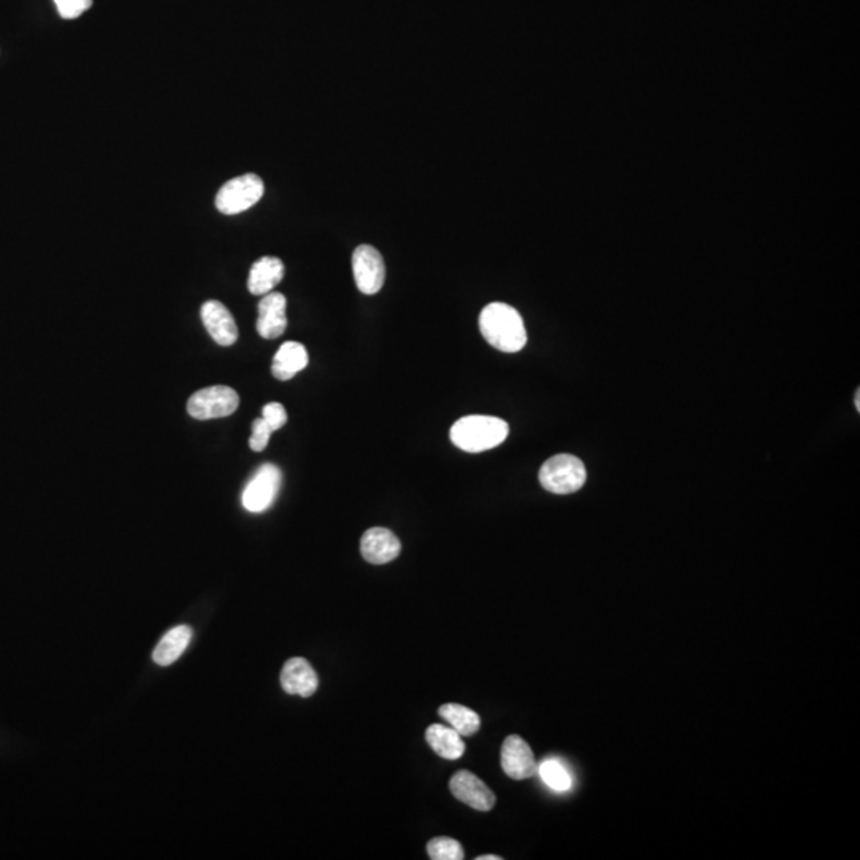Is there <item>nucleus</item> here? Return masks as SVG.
Masks as SVG:
<instances>
[{"label": "nucleus", "mask_w": 860, "mask_h": 860, "mask_svg": "<svg viewBox=\"0 0 860 860\" xmlns=\"http://www.w3.org/2000/svg\"><path fill=\"white\" fill-rule=\"evenodd\" d=\"M502 857L499 856H481L477 857V860H501Z\"/></svg>", "instance_id": "nucleus-24"}, {"label": "nucleus", "mask_w": 860, "mask_h": 860, "mask_svg": "<svg viewBox=\"0 0 860 860\" xmlns=\"http://www.w3.org/2000/svg\"><path fill=\"white\" fill-rule=\"evenodd\" d=\"M537 771L545 784L555 792H567L572 787L571 773L558 759L544 760L537 767Z\"/></svg>", "instance_id": "nucleus-19"}, {"label": "nucleus", "mask_w": 860, "mask_h": 860, "mask_svg": "<svg viewBox=\"0 0 860 860\" xmlns=\"http://www.w3.org/2000/svg\"><path fill=\"white\" fill-rule=\"evenodd\" d=\"M287 300L279 292L263 295L258 303L257 332L265 340H276L287 329Z\"/></svg>", "instance_id": "nucleus-10"}, {"label": "nucleus", "mask_w": 860, "mask_h": 860, "mask_svg": "<svg viewBox=\"0 0 860 860\" xmlns=\"http://www.w3.org/2000/svg\"><path fill=\"white\" fill-rule=\"evenodd\" d=\"M192 638L193 631L190 626L180 625L172 628V630H169L161 638V641L158 642L157 647L153 650V661L160 666H169L172 663H176L184 655Z\"/></svg>", "instance_id": "nucleus-16"}, {"label": "nucleus", "mask_w": 860, "mask_h": 860, "mask_svg": "<svg viewBox=\"0 0 860 860\" xmlns=\"http://www.w3.org/2000/svg\"><path fill=\"white\" fill-rule=\"evenodd\" d=\"M427 853L432 860H462L464 849L459 841L448 837H438L429 841Z\"/></svg>", "instance_id": "nucleus-20"}, {"label": "nucleus", "mask_w": 860, "mask_h": 860, "mask_svg": "<svg viewBox=\"0 0 860 860\" xmlns=\"http://www.w3.org/2000/svg\"><path fill=\"white\" fill-rule=\"evenodd\" d=\"M239 407V395L228 386H212L201 389L188 400V413L200 421L227 418Z\"/></svg>", "instance_id": "nucleus-5"}, {"label": "nucleus", "mask_w": 860, "mask_h": 860, "mask_svg": "<svg viewBox=\"0 0 860 860\" xmlns=\"http://www.w3.org/2000/svg\"><path fill=\"white\" fill-rule=\"evenodd\" d=\"M282 473L273 464H265L247 483L243 493V505L247 512L262 513L270 509L281 488Z\"/></svg>", "instance_id": "nucleus-6"}, {"label": "nucleus", "mask_w": 860, "mask_h": 860, "mask_svg": "<svg viewBox=\"0 0 860 860\" xmlns=\"http://www.w3.org/2000/svg\"><path fill=\"white\" fill-rule=\"evenodd\" d=\"M438 714L461 736H472L480 730V716L462 704H443L442 708L438 709Z\"/></svg>", "instance_id": "nucleus-18"}, {"label": "nucleus", "mask_w": 860, "mask_h": 860, "mask_svg": "<svg viewBox=\"0 0 860 860\" xmlns=\"http://www.w3.org/2000/svg\"><path fill=\"white\" fill-rule=\"evenodd\" d=\"M55 5L64 20H75L90 10L93 0H55Z\"/></svg>", "instance_id": "nucleus-21"}, {"label": "nucleus", "mask_w": 860, "mask_h": 860, "mask_svg": "<svg viewBox=\"0 0 860 860\" xmlns=\"http://www.w3.org/2000/svg\"><path fill=\"white\" fill-rule=\"evenodd\" d=\"M309 357L305 346L297 341H287L282 344L273 359V372L276 380H292L297 373L305 370Z\"/></svg>", "instance_id": "nucleus-15"}, {"label": "nucleus", "mask_w": 860, "mask_h": 860, "mask_svg": "<svg viewBox=\"0 0 860 860\" xmlns=\"http://www.w3.org/2000/svg\"><path fill=\"white\" fill-rule=\"evenodd\" d=\"M540 485L553 494L577 493L587 481L585 464L572 454H556L539 472Z\"/></svg>", "instance_id": "nucleus-3"}, {"label": "nucleus", "mask_w": 860, "mask_h": 860, "mask_svg": "<svg viewBox=\"0 0 860 860\" xmlns=\"http://www.w3.org/2000/svg\"><path fill=\"white\" fill-rule=\"evenodd\" d=\"M352 273L356 279L357 289L365 295H375L383 289L386 279V265L384 258L375 247H357L352 254Z\"/></svg>", "instance_id": "nucleus-7"}, {"label": "nucleus", "mask_w": 860, "mask_h": 860, "mask_svg": "<svg viewBox=\"0 0 860 860\" xmlns=\"http://www.w3.org/2000/svg\"><path fill=\"white\" fill-rule=\"evenodd\" d=\"M201 319L209 335L220 346H231L238 341V325L227 306L220 301H206L201 308Z\"/></svg>", "instance_id": "nucleus-11"}, {"label": "nucleus", "mask_w": 860, "mask_h": 860, "mask_svg": "<svg viewBox=\"0 0 860 860\" xmlns=\"http://www.w3.org/2000/svg\"><path fill=\"white\" fill-rule=\"evenodd\" d=\"M281 685L289 695L309 698L319 687L316 671L305 658H290L281 671Z\"/></svg>", "instance_id": "nucleus-13"}, {"label": "nucleus", "mask_w": 860, "mask_h": 860, "mask_svg": "<svg viewBox=\"0 0 860 860\" xmlns=\"http://www.w3.org/2000/svg\"><path fill=\"white\" fill-rule=\"evenodd\" d=\"M480 332L493 348L518 352L528 343L523 317L507 303H489L480 314Z\"/></svg>", "instance_id": "nucleus-1"}, {"label": "nucleus", "mask_w": 860, "mask_h": 860, "mask_svg": "<svg viewBox=\"0 0 860 860\" xmlns=\"http://www.w3.org/2000/svg\"><path fill=\"white\" fill-rule=\"evenodd\" d=\"M451 794L459 802L466 803L477 811H491L496 805V795L470 771L462 770L454 774L450 781Z\"/></svg>", "instance_id": "nucleus-8"}, {"label": "nucleus", "mask_w": 860, "mask_h": 860, "mask_svg": "<svg viewBox=\"0 0 860 860\" xmlns=\"http://www.w3.org/2000/svg\"><path fill=\"white\" fill-rule=\"evenodd\" d=\"M263 193V180L257 174H244L222 185L215 196V206L225 215L241 214L262 200Z\"/></svg>", "instance_id": "nucleus-4"}, {"label": "nucleus", "mask_w": 860, "mask_h": 860, "mask_svg": "<svg viewBox=\"0 0 860 860\" xmlns=\"http://www.w3.org/2000/svg\"><path fill=\"white\" fill-rule=\"evenodd\" d=\"M856 410L860 411V391L856 392Z\"/></svg>", "instance_id": "nucleus-25"}, {"label": "nucleus", "mask_w": 860, "mask_h": 860, "mask_svg": "<svg viewBox=\"0 0 860 860\" xmlns=\"http://www.w3.org/2000/svg\"><path fill=\"white\" fill-rule=\"evenodd\" d=\"M262 415V418L265 419V423L273 429V432L286 426L287 411L286 408L282 407L281 403H268V405L263 407Z\"/></svg>", "instance_id": "nucleus-23"}, {"label": "nucleus", "mask_w": 860, "mask_h": 860, "mask_svg": "<svg viewBox=\"0 0 860 860\" xmlns=\"http://www.w3.org/2000/svg\"><path fill=\"white\" fill-rule=\"evenodd\" d=\"M402 545L394 532L386 528L368 529L360 540V552L365 561L372 564H387L400 555Z\"/></svg>", "instance_id": "nucleus-12"}, {"label": "nucleus", "mask_w": 860, "mask_h": 860, "mask_svg": "<svg viewBox=\"0 0 860 860\" xmlns=\"http://www.w3.org/2000/svg\"><path fill=\"white\" fill-rule=\"evenodd\" d=\"M502 770L515 781L529 779L537 773V763L529 744L521 736L505 739L501 751Z\"/></svg>", "instance_id": "nucleus-9"}, {"label": "nucleus", "mask_w": 860, "mask_h": 860, "mask_svg": "<svg viewBox=\"0 0 860 860\" xmlns=\"http://www.w3.org/2000/svg\"><path fill=\"white\" fill-rule=\"evenodd\" d=\"M427 744L435 754L446 760L461 759L466 752V743L458 731L445 725H430L426 731Z\"/></svg>", "instance_id": "nucleus-17"}, {"label": "nucleus", "mask_w": 860, "mask_h": 860, "mask_svg": "<svg viewBox=\"0 0 860 860\" xmlns=\"http://www.w3.org/2000/svg\"><path fill=\"white\" fill-rule=\"evenodd\" d=\"M510 427L496 416H464L450 430L451 442L466 453L493 450L509 437Z\"/></svg>", "instance_id": "nucleus-2"}, {"label": "nucleus", "mask_w": 860, "mask_h": 860, "mask_svg": "<svg viewBox=\"0 0 860 860\" xmlns=\"http://www.w3.org/2000/svg\"><path fill=\"white\" fill-rule=\"evenodd\" d=\"M284 278V263L276 257H262L252 265L247 287L252 295L270 294Z\"/></svg>", "instance_id": "nucleus-14"}, {"label": "nucleus", "mask_w": 860, "mask_h": 860, "mask_svg": "<svg viewBox=\"0 0 860 860\" xmlns=\"http://www.w3.org/2000/svg\"><path fill=\"white\" fill-rule=\"evenodd\" d=\"M271 434H273V429L265 423V419H255L254 424H252V437L249 440L251 450L257 451V453L265 450L268 442H270Z\"/></svg>", "instance_id": "nucleus-22"}]
</instances>
